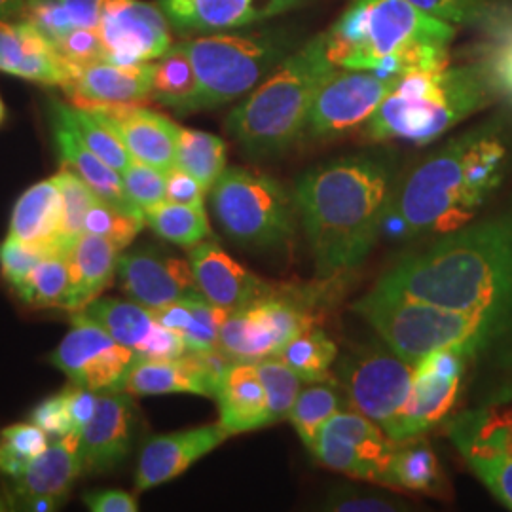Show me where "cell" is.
<instances>
[{"instance_id": "obj_32", "label": "cell", "mask_w": 512, "mask_h": 512, "mask_svg": "<svg viewBox=\"0 0 512 512\" xmlns=\"http://www.w3.org/2000/svg\"><path fill=\"white\" fill-rule=\"evenodd\" d=\"M152 99L177 112H196L200 84L186 46H171L152 71Z\"/></svg>"}, {"instance_id": "obj_14", "label": "cell", "mask_w": 512, "mask_h": 512, "mask_svg": "<svg viewBox=\"0 0 512 512\" xmlns=\"http://www.w3.org/2000/svg\"><path fill=\"white\" fill-rule=\"evenodd\" d=\"M397 78L372 71H332L313 97L306 129L313 137H336L363 126L393 90Z\"/></svg>"}, {"instance_id": "obj_56", "label": "cell", "mask_w": 512, "mask_h": 512, "mask_svg": "<svg viewBox=\"0 0 512 512\" xmlns=\"http://www.w3.org/2000/svg\"><path fill=\"white\" fill-rule=\"evenodd\" d=\"M495 86L512 95V29L505 31L495 44L492 61L488 63Z\"/></svg>"}, {"instance_id": "obj_44", "label": "cell", "mask_w": 512, "mask_h": 512, "mask_svg": "<svg viewBox=\"0 0 512 512\" xmlns=\"http://www.w3.org/2000/svg\"><path fill=\"white\" fill-rule=\"evenodd\" d=\"M54 181L61 190L65 215H63V238L74 243L84 234V219L93 203L101 200L97 192L82 177L69 167H61L54 175Z\"/></svg>"}, {"instance_id": "obj_42", "label": "cell", "mask_w": 512, "mask_h": 512, "mask_svg": "<svg viewBox=\"0 0 512 512\" xmlns=\"http://www.w3.org/2000/svg\"><path fill=\"white\" fill-rule=\"evenodd\" d=\"M256 368L268 397V423L272 425L289 418L304 380L279 357L256 361Z\"/></svg>"}, {"instance_id": "obj_9", "label": "cell", "mask_w": 512, "mask_h": 512, "mask_svg": "<svg viewBox=\"0 0 512 512\" xmlns=\"http://www.w3.org/2000/svg\"><path fill=\"white\" fill-rule=\"evenodd\" d=\"M211 202L228 238L247 247H277L293 236V203L274 179L241 167L224 169Z\"/></svg>"}, {"instance_id": "obj_40", "label": "cell", "mask_w": 512, "mask_h": 512, "mask_svg": "<svg viewBox=\"0 0 512 512\" xmlns=\"http://www.w3.org/2000/svg\"><path fill=\"white\" fill-rule=\"evenodd\" d=\"M65 114L84 145L118 173L126 171L133 158L120 135L97 112L65 105Z\"/></svg>"}, {"instance_id": "obj_46", "label": "cell", "mask_w": 512, "mask_h": 512, "mask_svg": "<svg viewBox=\"0 0 512 512\" xmlns=\"http://www.w3.org/2000/svg\"><path fill=\"white\" fill-rule=\"evenodd\" d=\"M228 315L230 311L211 304L202 294L192 296V323L183 334L186 351L205 353L219 349L220 329Z\"/></svg>"}, {"instance_id": "obj_25", "label": "cell", "mask_w": 512, "mask_h": 512, "mask_svg": "<svg viewBox=\"0 0 512 512\" xmlns=\"http://www.w3.org/2000/svg\"><path fill=\"white\" fill-rule=\"evenodd\" d=\"M120 135L131 158L141 164L169 171L177 162V143L181 128L167 116L145 105L93 107Z\"/></svg>"}, {"instance_id": "obj_28", "label": "cell", "mask_w": 512, "mask_h": 512, "mask_svg": "<svg viewBox=\"0 0 512 512\" xmlns=\"http://www.w3.org/2000/svg\"><path fill=\"white\" fill-rule=\"evenodd\" d=\"M219 423L232 437L262 429L268 423V397L255 361H234L217 389Z\"/></svg>"}, {"instance_id": "obj_35", "label": "cell", "mask_w": 512, "mask_h": 512, "mask_svg": "<svg viewBox=\"0 0 512 512\" xmlns=\"http://www.w3.org/2000/svg\"><path fill=\"white\" fill-rule=\"evenodd\" d=\"M143 215L145 224L154 230L156 236L181 247L190 249L211 236L205 207H192L165 200L145 209Z\"/></svg>"}, {"instance_id": "obj_50", "label": "cell", "mask_w": 512, "mask_h": 512, "mask_svg": "<svg viewBox=\"0 0 512 512\" xmlns=\"http://www.w3.org/2000/svg\"><path fill=\"white\" fill-rule=\"evenodd\" d=\"M420 12L448 23H475L484 18L480 0H406Z\"/></svg>"}, {"instance_id": "obj_45", "label": "cell", "mask_w": 512, "mask_h": 512, "mask_svg": "<svg viewBox=\"0 0 512 512\" xmlns=\"http://www.w3.org/2000/svg\"><path fill=\"white\" fill-rule=\"evenodd\" d=\"M145 226V217L126 213L110 203L97 200L84 219V232L109 239L118 249H126Z\"/></svg>"}, {"instance_id": "obj_59", "label": "cell", "mask_w": 512, "mask_h": 512, "mask_svg": "<svg viewBox=\"0 0 512 512\" xmlns=\"http://www.w3.org/2000/svg\"><path fill=\"white\" fill-rule=\"evenodd\" d=\"M31 463L27 459L18 456L14 450H10L2 440H0V473L10 476V478H19L27 471Z\"/></svg>"}, {"instance_id": "obj_3", "label": "cell", "mask_w": 512, "mask_h": 512, "mask_svg": "<svg viewBox=\"0 0 512 512\" xmlns=\"http://www.w3.org/2000/svg\"><path fill=\"white\" fill-rule=\"evenodd\" d=\"M505 156L503 141L488 129L454 139L421 162L393 192L385 232L414 238L465 228L501 183Z\"/></svg>"}, {"instance_id": "obj_18", "label": "cell", "mask_w": 512, "mask_h": 512, "mask_svg": "<svg viewBox=\"0 0 512 512\" xmlns=\"http://www.w3.org/2000/svg\"><path fill=\"white\" fill-rule=\"evenodd\" d=\"M116 274L129 298L148 310L202 294L188 260L148 249L120 255Z\"/></svg>"}, {"instance_id": "obj_51", "label": "cell", "mask_w": 512, "mask_h": 512, "mask_svg": "<svg viewBox=\"0 0 512 512\" xmlns=\"http://www.w3.org/2000/svg\"><path fill=\"white\" fill-rule=\"evenodd\" d=\"M48 433L42 431L33 421L31 423H14L0 431V440L14 450L18 456L27 459L29 463L38 458L48 446Z\"/></svg>"}, {"instance_id": "obj_4", "label": "cell", "mask_w": 512, "mask_h": 512, "mask_svg": "<svg viewBox=\"0 0 512 512\" xmlns=\"http://www.w3.org/2000/svg\"><path fill=\"white\" fill-rule=\"evenodd\" d=\"M454 37L452 23L431 18L406 0H351L325 33V46L334 67L374 71L395 57L403 76L448 67Z\"/></svg>"}, {"instance_id": "obj_55", "label": "cell", "mask_w": 512, "mask_h": 512, "mask_svg": "<svg viewBox=\"0 0 512 512\" xmlns=\"http://www.w3.org/2000/svg\"><path fill=\"white\" fill-rule=\"evenodd\" d=\"M86 507L93 512H137V497L124 490H93L84 494Z\"/></svg>"}, {"instance_id": "obj_19", "label": "cell", "mask_w": 512, "mask_h": 512, "mask_svg": "<svg viewBox=\"0 0 512 512\" xmlns=\"http://www.w3.org/2000/svg\"><path fill=\"white\" fill-rule=\"evenodd\" d=\"M135 433V404L126 391L99 393L92 421L80 435V459L86 475L116 469L128 458Z\"/></svg>"}, {"instance_id": "obj_49", "label": "cell", "mask_w": 512, "mask_h": 512, "mask_svg": "<svg viewBox=\"0 0 512 512\" xmlns=\"http://www.w3.org/2000/svg\"><path fill=\"white\" fill-rule=\"evenodd\" d=\"M54 46L73 69L93 61H105V46L99 29H74L65 37L54 40Z\"/></svg>"}, {"instance_id": "obj_36", "label": "cell", "mask_w": 512, "mask_h": 512, "mask_svg": "<svg viewBox=\"0 0 512 512\" xmlns=\"http://www.w3.org/2000/svg\"><path fill=\"white\" fill-rule=\"evenodd\" d=\"M175 167H181L198 179L205 190H211L226 169V143L213 133L181 128Z\"/></svg>"}, {"instance_id": "obj_2", "label": "cell", "mask_w": 512, "mask_h": 512, "mask_svg": "<svg viewBox=\"0 0 512 512\" xmlns=\"http://www.w3.org/2000/svg\"><path fill=\"white\" fill-rule=\"evenodd\" d=\"M376 287L505 323L512 310V220L444 234L431 249L401 260Z\"/></svg>"}, {"instance_id": "obj_27", "label": "cell", "mask_w": 512, "mask_h": 512, "mask_svg": "<svg viewBox=\"0 0 512 512\" xmlns=\"http://www.w3.org/2000/svg\"><path fill=\"white\" fill-rule=\"evenodd\" d=\"M65 205L54 177L29 186L12 209L8 236L44 249L69 253L74 243L63 238Z\"/></svg>"}, {"instance_id": "obj_26", "label": "cell", "mask_w": 512, "mask_h": 512, "mask_svg": "<svg viewBox=\"0 0 512 512\" xmlns=\"http://www.w3.org/2000/svg\"><path fill=\"white\" fill-rule=\"evenodd\" d=\"M50 114H52L55 148H57L61 167H69L78 177H82L86 183L92 186L103 202L110 203L131 215L145 217L143 211L129 200L126 188H124V181H122V173H118L109 164H105L78 137V133L74 131L67 114H65V103L54 101Z\"/></svg>"}, {"instance_id": "obj_24", "label": "cell", "mask_w": 512, "mask_h": 512, "mask_svg": "<svg viewBox=\"0 0 512 512\" xmlns=\"http://www.w3.org/2000/svg\"><path fill=\"white\" fill-rule=\"evenodd\" d=\"M310 0H160L169 23L181 33H222L279 14Z\"/></svg>"}, {"instance_id": "obj_10", "label": "cell", "mask_w": 512, "mask_h": 512, "mask_svg": "<svg viewBox=\"0 0 512 512\" xmlns=\"http://www.w3.org/2000/svg\"><path fill=\"white\" fill-rule=\"evenodd\" d=\"M340 378L353 408L391 437L412 391L414 365L389 346H374L349 355Z\"/></svg>"}, {"instance_id": "obj_43", "label": "cell", "mask_w": 512, "mask_h": 512, "mask_svg": "<svg viewBox=\"0 0 512 512\" xmlns=\"http://www.w3.org/2000/svg\"><path fill=\"white\" fill-rule=\"evenodd\" d=\"M255 304L258 306V310L262 311V315L266 317L268 325L272 327L279 351L285 348L293 338L300 336L302 332L315 329L317 319H315L313 311L306 308L304 302L272 293Z\"/></svg>"}, {"instance_id": "obj_52", "label": "cell", "mask_w": 512, "mask_h": 512, "mask_svg": "<svg viewBox=\"0 0 512 512\" xmlns=\"http://www.w3.org/2000/svg\"><path fill=\"white\" fill-rule=\"evenodd\" d=\"M31 421L38 425L42 431H46L50 437L61 439L69 433H73L71 427V418L67 410V399L65 391L55 393L52 397L40 401V403L31 410Z\"/></svg>"}, {"instance_id": "obj_6", "label": "cell", "mask_w": 512, "mask_h": 512, "mask_svg": "<svg viewBox=\"0 0 512 512\" xmlns=\"http://www.w3.org/2000/svg\"><path fill=\"white\" fill-rule=\"evenodd\" d=\"M336 67L325 35L287 55L249 97L230 112L226 129L249 156L283 152L306 131L313 97Z\"/></svg>"}, {"instance_id": "obj_38", "label": "cell", "mask_w": 512, "mask_h": 512, "mask_svg": "<svg viewBox=\"0 0 512 512\" xmlns=\"http://www.w3.org/2000/svg\"><path fill=\"white\" fill-rule=\"evenodd\" d=\"M389 486L410 492H437L442 488L439 459L425 442H399L391 461Z\"/></svg>"}, {"instance_id": "obj_48", "label": "cell", "mask_w": 512, "mask_h": 512, "mask_svg": "<svg viewBox=\"0 0 512 512\" xmlns=\"http://www.w3.org/2000/svg\"><path fill=\"white\" fill-rule=\"evenodd\" d=\"M46 255L50 253L8 236L0 243V274L16 289Z\"/></svg>"}, {"instance_id": "obj_60", "label": "cell", "mask_w": 512, "mask_h": 512, "mask_svg": "<svg viewBox=\"0 0 512 512\" xmlns=\"http://www.w3.org/2000/svg\"><path fill=\"white\" fill-rule=\"evenodd\" d=\"M27 0H0V19H25Z\"/></svg>"}, {"instance_id": "obj_23", "label": "cell", "mask_w": 512, "mask_h": 512, "mask_svg": "<svg viewBox=\"0 0 512 512\" xmlns=\"http://www.w3.org/2000/svg\"><path fill=\"white\" fill-rule=\"evenodd\" d=\"M152 71L154 63L124 67L109 61H93L74 69L63 92L80 109L145 105L152 99Z\"/></svg>"}, {"instance_id": "obj_53", "label": "cell", "mask_w": 512, "mask_h": 512, "mask_svg": "<svg viewBox=\"0 0 512 512\" xmlns=\"http://www.w3.org/2000/svg\"><path fill=\"white\" fill-rule=\"evenodd\" d=\"M205 188L203 184L194 179L190 173L183 171L181 167H173L167 171V188H165V200L167 202L203 207L205 203Z\"/></svg>"}, {"instance_id": "obj_11", "label": "cell", "mask_w": 512, "mask_h": 512, "mask_svg": "<svg viewBox=\"0 0 512 512\" xmlns=\"http://www.w3.org/2000/svg\"><path fill=\"white\" fill-rule=\"evenodd\" d=\"M397 442L361 412H336L319 431L313 454L338 473L376 484H389Z\"/></svg>"}, {"instance_id": "obj_16", "label": "cell", "mask_w": 512, "mask_h": 512, "mask_svg": "<svg viewBox=\"0 0 512 512\" xmlns=\"http://www.w3.org/2000/svg\"><path fill=\"white\" fill-rule=\"evenodd\" d=\"M234 361L220 349L205 353L186 351L179 359H139L133 363L122 391L131 397L192 393L217 397L220 378Z\"/></svg>"}, {"instance_id": "obj_20", "label": "cell", "mask_w": 512, "mask_h": 512, "mask_svg": "<svg viewBox=\"0 0 512 512\" xmlns=\"http://www.w3.org/2000/svg\"><path fill=\"white\" fill-rule=\"evenodd\" d=\"M188 262L203 298L230 313L245 310L272 294V289L262 279L213 241H202L190 247Z\"/></svg>"}, {"instance_id": "obj_7", "label": "cell", "mask_w": 512, "mask_h": 512, "mask_svg": "<svg viewBox=\"0 0 512 512\" xmlns=\"http://www.w3.org/2000/svg\"><path fill=\"white\" fill-rule=\"evenodd\" d=\"M355 311L365 317L389 348L414 366L439 349L476 351L503 323L492 315L450 310L378 287L355 304Z\"/></svg>"}, {"instance_id": "obj_17", "label": "cell", "mask_w": 512, "mask_h": 512, "mask_svg": "<svg viewBox=\"0 0 512 512\" xmlns=\"http://www.w3.org/2000/svg\"><path fill=\"white\" fill-rule=\"evenodd\" d=\"M80 313L107 330L139 359H179L186 353L183 336L162 327L154 311L133 300L95 298Z\"/></svg>"}, {"instance_id": "obj_58", "label": "cell", "mask_w": 512, "mask_h": 512, "mask_svg": "<svg viewBox=\"0 0 512 512\" xmlns=\"http://www.w3.org/2000/svg\"><path fill=\"white\" fill-rule=\"evenodd\" d=\"M63 497H55V495H25V497H19L16 501H12V509L14 505H19V511H31V512H54L57 509H61L63 505Z\"/></svg>"}, {"instance_id": "obj_39", "label": "cell", "mask_w": 512, "mask_h": 512, "mask_svg": "<svg viewBox=\"0 0 512 512\" xmlns=\"http://www.w3.org/2000/svg\"><path fill=\"white\" fill-rule=\"evenodd\" d=\"M338 349L323 330L311 329L293 338L279 351V359L304 382H327Z\"/></svg>"}, {"instance_id": "obj_54", "label": "cell", "mask_w": 512, "mask_h": 512, "mask_svg": "<svg viewBox=\"0 0 512 512\" xmlns=\"http://www.w3.org/2000/svg\"><path fill=\"white\" fill-rule=\"evenodd\" d=\"M63 391H65V399H67V410H69L73 433L82 435V431L88 427V423L95 416L99 393L74 384L65 387Z\"/></svg>"}, {"instance_id": "obj_41", "label": "cell", "mask_w": 512, "mask_h": 512, "mask_svg": "<svg viewBox=\"0 0 512 512\" xmlns=\"http://www.w3.org/2000/svg\"><path fill=\"white\" fill-rule=\"evenodd\" d=\"M336 412H340V395L334 385L315 382V385H310L298 393L289 418L293 421L300 440L306 444V448L313 450L321 427Z\"/></svg>"}, {"instance_id": "obj_61", "label": "cell", "mask_w": 512, "mask_h": 512, "mask_svg": "<svg viewBox=\"0 0 512 512\" xmlns=\"http://www.w3.org/2000/svg\"><path fill=\"white\" fill-rule=\"evenodd\" d=\"M4 120H6V105H4V101L0 97V126L4 124Z\"/></svg>"}, {"instance_id": "obj_1", "label": "cell", "mask_w": 512, "mask_h": 512, "mask_svg": "<svg viewBox=\"0 0 512 512\" xmlns=\"http://www.w3.org/2000/svg\"><path fill=\"white\" fill-rule=\"evenodd\" d=\"M393 196L382 158L349 156L306 173L294 190L319 277L357 268L384 232Z\"/></svg>"}, {"instance_id": "obj_31", "label": "cell", "mask_w": 512, "mask_h": 512, "mask_svg": "<svg viewBox=\"0 0 512 512\" xmlns=\"http://www.w3.org/2000/svg\"><path fill=\"white\" fill-rule=\"evenodd\" d=\"M84 475L80 459V433H69L55 439L38 458L31 461L27 471L16 478V486L8 495L10 505L25 495H55L67 497L74 480Z\"/></svg>"}, {"instance_id": "obj_47", "label": "cell", "mask_w": 512, "mask_h": 512, "mask_svg": "<svg viewBox=\"0 0 512 512\" xmlns=\"http://www.w3.org/2000/svg\"><path fill=\"white\" fill-rule=\"evenodd\" d=\"M122 181L129 200L141 211L165 202L167 171L133 160L128 169L122 171Z\"/></svg>"}, {"instance_id": "obj_30", "label": "cell", "mask_w": 512, "mask_h": 512, "mask_svg": "<svg viewBox=\"0 0 512 512\" xmlns=\"http://www.w3.org/2000/svg\"><path fill=\"white\" fill-rule=\"evenodd\" d=\"M120 251L112 241L82 234L69 251L71 283L65 300V310L82 311L103 293L116 275Z\"/></svg>"}, {"instance_id": "obj_5", "label": "cell", "mask_w": 512, "mask_h": 512, "mask_svg": "<svg viewBox=\"0 0 512 512\" xmlns=\"http://www.w3.org/2000/svg\"><path fill=\"white\" fill-rule=\"evenodd\" d=\"M495 88L488 65L403 74L368 120L366 133L374 141L427 145L484 109Z\"/></svg>"}, {"instance_id": "obj_12", "label": "cell", "mask_w": 512, "mask_h": 512, "mask_svg": "<svg viewBox=\"0 0 512 512\" xmlns=\"http://www.w3.org/2000/svg\"><path fill=\"white\" fill-rule=\"evenodd\" d=\"M137 355L122 346L84 313H74L73 329L52 351L50 363L61 370L71 384L95 393L122 391Z\"/></svg>"}, {"instance_id": "obj_34", "label": "cell", "mask_w": 512, "mask_h": 512, "mask_svg": "<svg viewBox=\"0 0 512 512\" xmlns=\"http://www.w3.org/2000/svg\"><path fill=\"white\" fill-rule=\"evenodd\" d=\"M107 0H27L25 19L52 42L74 29H97Z\"/></svg>"}, {"instance_id": "obj_37", "label": "cell", "mask_w": 512, "mask_h": 512, "mask_svg": "<svg viewBox=\"0 0 512 512\" xmlns=\"http://www.w3.org/2000/svg\"><path fill=\"white\" fill-rule=\"evenodd\" d=\"M69 283V253L59 251L44 256L33 268V272L19 283L16 293L25 304L33 308L65 310Z\"/></svg>"}, {"instance_id": "obj_29", "label": "cell", "mask_w": 512, "mask_h": 512, "mask_svg": "<svg viewBox=\"0 0 512 512\" xmlns=\"http://www.w3.org/2000/svg\"><path fill=\"white\" fill-rule=\"evenodd\" d=\"M459 385L461 378H446L414 366L410 397L389 439L399 444L414 440L435 427L442 418H446V414L458 401Z\"/></svg>"}, {"instance_id": "obj_13", "label": "cell", "mask_w": 512, "mask_h": 512, "mask_svg": "<svg viewBox=\"0 0 512 512\" xmlns=\"http://www.w3.org/2000/svg\"><path fill=\"white\" fill-rule=\"evenodd\" d=\"M450 435L476 476L512 509V404L469 412L456 420Z\"/></svg>"}, {"instance_id": "obj_22", "label": "cell", "mask_w": 512, "mask_h": 512, "mask_svg": "<svg viewBox=\"0 0 512 512\" xmlns=\"http://www.w3.org/2000/svg\"><path fill=\"white\" fill-rule=\"evenodd\" d=\"M228 437L220 423H209L148 440L137 463L135 488L147 492L184 475L196 461L211 454Z\"/></svg>"}, {"instance_id": "obj_33", "label": "cell", "mask_w": 512, "mask_h": 512, "mask_svg": "<svg viewBox=\"0 0 512 512\" xmlns=\"http://www.w3.org/2000/svg\"><path fill=\"white\" fill-rule=\"evenodd\" d=\"M219 349L232 361L255 363L279 353L272 327L256 304L228 315L220 329Z\"/></svg>"}, {"instance_id": "obj_57", "label": "cell", "mask_w": 512, "mask_h": 512, "mask_svg": "<svg viewBox=\"0 0 512 512\" xmlns=\"http://www.w3.org/2000/svg\"><path fill=\"white\" fill-rule=\"evenodd\" d=\"M154 311L156 321L165 327V329L173 330L177 334L183 336L184 330L190 327L192 323V296L181 298L177 302H171L164 308H158Z\"/></svg>"}, {"instance_id": "obj_15", "label": "cell", "mask_w": 512, "mask_h": 512, "mask_svg": "<svg viewBox=\"0 0 512 512\" xmlns=\"http://www.w3.org/2000/svg\"><path fill=\"white\" fill-rule=\"evenodd\" d=\"M105 61L114 65H143L171 48L169 19L160 4L145 0H107L99 19Z\"/></svg>"}, {"instance_id": "obj_8", "label": "cell", "mask_w": 512, "mask_h": 512, "mask_svg": "<svg viewBox=\"0 0 512 512\" xmlns=\"http://www.w3.org/2000/svg\"><path fill=\"white\" fill-rule=\"evenodd\" d=\"M184 46L200 84L198 110L215 109L253 92L293 54V40L275 31L211 33Z\"/></svg>"}, {"instance_id": "obj_21", "label": "cell", "mask_w": 512, "mask_h": 512, "mask_svg": "<svg viewBox=\"0 0 512 512\" xmlns=\"http://www.w3.org/2000/svg\"><path fill=\"white\" fill-rule=\"evenodd\" d=\"M0 73L42 86H65L74 69L29 19H0Z\"/></svg>"}]
</instances>
